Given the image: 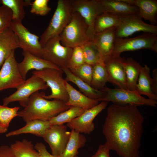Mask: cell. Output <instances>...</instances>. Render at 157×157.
I'll use <instances>...</instances> for the list:
<instances>
[{
  "label": "cell",
  "mask_w": 157,
  "mask_h": 157,
  "mask_svg": "<svg viewBox=\"0 0 157 157\" xmlns=\"http://www.w3.org/2000/svg\"><path fill=\"white\" fill-rule=\"evenodd\" d=\"M34 148L38 152L40 157H57L49 153L46 146L42 142H37Z\"/></svg>",
  "instance_id": "39"
},
{
  "label": "cell",
  "mask_w": 157,
  "mask_h": 157,
  "mask_svg": "<svg viewBox=\"0 0 157 157\" xmlns=\"http://www.w3.org/2000/svg\"><path fill=\"white\" fill-rule=\"evenodd\" d=\"M20 108L18 106L9 108L0 105V124L8 128L12 120L17 116Z\"/></svg>",
  "instance_id": "35"
},
{
  "label": "cell",
  "mask_w": 157,
  "mask_h": 157,
  "mask_svg": "<svg viewBox=\"0 0 157 157\" xmlns=\"http://www.w3.org/2000/svg\"><path fill=\"white\" fill-rule=\"evenodd\" d=\"M105 93L103 98L97 100L99 101L111 102L119 105L131 104L137 106L147 105L156 107V101L147 99L135 91L120 88H111L106 86L100 90Z\"/></svg>",
  "instance_id": "5"
},
{
  "label": "cell",
  "mask_w": 157,
  "mask_h": 157,
  "mask_svg": "<svg viewBox=\"0 0 157 157\" xmlns=\"http://www.w3.org/2000/svg\"><path fill=\"white\" fill-rule=\"evenodd\" d=\"M73 48L63 46L59 35L49 39L42 47V58L61 69L67 68Z\"/></svg>",
  "instance_id": "8"
},
{
  "label": "cell",
  "mask_w": 157,
  "mask_h": 157,
  "mask_svg": "<svg viewBox=\"0 0 157 157\" xmlns=\"http://www.w3.org/2000/svg\"><path fill=\"white\" fill-rule=\"evenodd\" d=\"M145 49L157 52V35L145 33L131 38H116L112 56L124 51Z\"/></svg>",
  "instance_id": "7"
},
{
  "label": "cell",
  "mask_w": 157,
  "mask_h": 157,
  "mask_svg": "<svg viewBox=\"0 0 157 157\" xmlns=\"http://www.w3.org/2000/svg\"><path fill=\"white\" fill-rule=\"evenodd\" d=\"M9 28L17 36L20 48L42 58V47L38 36L30 32L21 22L13 21Z\"/></svg>",
  "instance_id": "14"
},
{
  "label": "cell",
  "mask_w": 157,
  "mask_h": 157,
  "mask_svg": "<svg viewBox=\"0 0 157 157\" xmlns=\"http://www.w3.org/2000/svg\"><path fill=\"white\" fill-rule=\"evenodd\" d=\"M93 65L84 63L70 70L75 76L91 85Z\"/></svg>",
  "instance_id": "34"
},
{
  "label": "cell",
  "mask_w": 157,
  "mask_h": 157,
  "mask_svg": "<svg viewBox=\"0 0 157 157\" xmlns=\"http://www.w3.org/2000/svg\"><path fill=\"white\" fill-rule=\"evenodd\" d=\"M104 12H108L119 16L138 14L139 10L123 0H99Z\"/></svg>",
  "instance_id": "22"
},
{
  "label": "cell",
  "mask_w": 157,
  "mask_h": 157,
  "mask_svg": "<svg viewBox=\"0 0 157 157\" xmlns=\"http://www.w3.org/2000/svg\"><path fill=\"white\" fill-rule=\"evenodd\" d=\"M49 0H35L31 2V12L41 16L47 14L51 8L48 5Z\"/></svg>",
  "instance_id": "38"
},
{
  "label": "cell",
  "mask_w": 157,
  "mask_h": 157,
  "mask_svg": "<svg viewBox=\"0 0 157 157\" xmlns=\"http://www.w3.org/2000/svg\"><path fill=\"white\" fill-rule=\"evenodd\" d=\"M26 123L25 126L8 133L6 134V136L8 137L22 134L29 133L42 137L51 125L49 121L38 119L31 120Z\"/></svg>",
  "instance_id": "24"
},
{
  "label": "cell",
  "mask_w": 157,
  "mask_h": 157,
  "mask_svg": "<svg viewBox=\"0 0 157 157\" xmlns=\"http://www.w3.org/2000/svg\"><path fill=\"white\" fill-rule=\"evenodd\" d=\"M18 48L20 46L17 37L9 28L0 33V69L12 52Z\"/></svg>",
  "instance_id": "19"
},
{
  "label": "cell",
  "mask_w": 157,
  "mask_h": 157,
  "mask_svg": "<svg viewBox=\"0 0 157 157\" xmlns=\"http://www.w3.org/2000/svg\"><path fill=\"white\" fill-rule=\"evenodd\" d=\"M76 157H78V156H76Z\"/></svg>",
  "instance_id": "45"
},
{
  "label": "cell",
  "mask_w": 157,
  "mask_h": 157,
  "mask_svg": "<svg viewBox=\"0 0 157 157\" xmlns=\"http://www.w3.org/2000/svg\"><path fill=\"white\" fill-rule=\"evenodd\" d=\"M1 3L11 10L13 21L22 22L25 16L24 7L31 6V2L27 0H1Z\"/></svg>",
  "instance_id": "30"
},
{
  "label": "cell",
  "mask_w": 157,
  "mask_h": 157,
  "mask_svg": "<svg viewBox=\"0 0 157 157\" xmlns=\"http://www.w3.org/2000/svg\"><path fill=\"white\" fill-rule=\"evenodd\" d=\"M67 127L64 124L51 125L42 137L49 145L51 154L55 156L59 157L63 153L68 141L71 132Z\"/></svg>",
  "instance_id": "13"
},
{
  "label": "cell",
  "mask_w": 157,
  "mask_h": 157,
  "mask_svg": "<svg viewBox=\"0 0 157 157\" xmlns=\"http://www.w3.org/2000/svg\"><path fill=\"white\" fill-rule=\"evenodd\" d=\"M110 150L108 147L105 143L101 144L95 154L91 157H110Z\"/></svg>",
  "instance_id": "40"
},
{
  "label": "cell",
  "mask_w": 157,
  "mask_h": 157,
  "mask_svg": "<svg viewBox=\"0 0 157 157\" xmlns=\"http://www.w3.org/2000/svg\"><path fill=\"white\" fill-rule=\"evenodd\" d=\"M1 4V0H0V4Z\"/></svg>",
  "instance_id": "44"
},
{
  "label": "cell",
  "mask_w": 157,
  "mask_h": 157,
  "mask_svg": "<svg viewBox=\"0 0 157 157\" xmlns=\"http://www.w3.org/2000/svg\"><path fill=\"white\" fill-rule=\"evenodd\" d=\"M43 94L38 91L32 94L26 106L18 112L17 116L22 118L26 122L35 119L49 121L71 107L60 100L45 99Z\"/></svg>",
  "instance_id": "2"
},
{
  "label": "cell",
  "mask_w": 157,
  "mask_h": 157,
  "mask_svg": "<svg viewBox=\"0 0 157 157\" xmlns=\"http://www.w3.org/2000/svg\"><path fill=\"white\" fill-rule=\"evenodd\" d=\"M84 63L85 60L81 47L77 46L73 48L67 68L71 70Z\"/></svg>",
  "instance_id": "37"
},
{
  "label": "cell",
  "mask_w": 157,
  "mask_h": 157,
  "mask_svg": "<svg viewBox=\"0 0 157 157\" xmlns=\"http://www.w3.org/2000/svg\"><path fill=\"white\" fill-rule=\"evenodd\" d=\"M102 128L105 144L121 157H140L144 118L133 105L113 104Z\"/></svg>",
  "instance_id": "1"
},
{
  "label": "cell",
  "mask_w": 157,
  "mask_h": 157,
  "mask_svg": "<svg viewBox=\"0 0 157 157\" xmlns=\"http://www.w3.org/2000/svg\"><path fill=\"white\" fill-rule=\"evenodd\" d=\"M139 10V16L142 19L149 21L151 24L157 23V1L156 0H123Z\"/></svg>",
  "instance_id": "20"
},
{
  "label": "cell",
  "mask_w": 157,
  "mask_h": 157,
  "mask_svg": "<svg viewBox=\"0 0 157 157\" xmlns=\"http://www.w3.org/2000/svg\"><path fill=\"white\" fill-rule=\"evenodd\" d=\"M22 55L23 59L20 63H18L17 65L21 75L25 80L28 72L31 69L39 71L51 68L62 71L60 68L50 62L26 51H23Z\"/></svg>",
  "instance_id": "17"
},
{
  "label": "cell",
  "mask_w": 157,
  "mask_h": 157,
  "mask_svg": "<svg viewBox=\"0 0 157 157\" xmlns=\"http://www.w3.org/2000/svg\"><path fill=\"white\" fill-rule=\"evenodd\" d=\"M151 88L154 93L157 95V69L153 71L152 77L151 78Z\"/></svg>",
  "instance_id": "42"
},
{
  "label": "cell",
  "mask_w": 157,
  "mask_h": 157,
  "mask_svg": "<svg viewBox=\"0 0 157 157\" xmlns=\"http://www.w3.org/2000/svg\"><path fill=\"white\" fill-rule=\"evenodd\" d=\"M70 132L65 150L59 157H76L78 154V150L85 144L86 139L84 135L73 129Z\"/></svg>",
  "instance_id": "27"
},
{
  "label": "cell",
  "mask_w": 157,
  "mask_h": 157,
  "mask_svg": "<svg viewBox=\"0 0 157 157\" xmlns=\"http://www.w3.org/2000/svg\"><path fill=\"white\" fill-rule=\"evenodd\" d=\"M48 86L42 78L33 74L13 94L3 99V105L7 106L10 103L18 101L20 104L25 107L26 106L31 96L40 90H45Z\"/></svg>",
  "instance_id": "10"
},
{
  "label": "cell",
  "mask_w": 157,
  "mask_h": 157,
  "mask_svg": "<svg viewBox=\"0 0 157 157\" xmlns=\"http://www.w3.org/2000/svg\"><path fill=\"white\" fill-rule=\"evenodd\" d=\"M108 102L101 101L94 107L85 110L80 115L67 123V127L80 133L89 134L94 130L93 121L106 108Z\"/></svg>",
  "instance_id": "15"
},
{
  "label": "cell",
  "mask_w": 157,
  "mask_h": 157,
  "mask_svg": "<svg viewBox=\"0 0 157 157\" xmlns=\"http://www.w3.org/2000/svg\"><path fill=\"white\" fill-rule=\"evenodd\" d=\"M15 51L6 59L0 69V91L10 88L17 89L25 81L19 72Z\"/></svg>",
  "instance_id": "12"
},
{
  "label": "cell",
  "mask_w": 157,
  "mask_h": 157,
  "mask_svg": "<svg viewBox=\"0 0 157 157\" xmlns=\"http://www.w3.org/2000/svg\"><path fill=\"white\" fill-rule=\"evenodd\" d=\"M73 13L77 12L83 17L87 26V34L89 40H93L95 33L94 26L97 17L104 13L99 0H73Z\"/></svg>",
  "instance_id": "9"
},
{
  "label": "cell",
  "mask_w": 157,
  "mask_h": 157,
  "mask_svg": "<svg viewBox=\"0 0 157 157\" xmlns=\"http://www.w3.org/2000/svg\"><path fill=\"white\" fill-rule=\"evenodd\" d=\"M87 29L86 24L80 14L73 13L70 21L59 35L61 44L72 48L82 46L90 40Z\"/></svg>",
  "instance_id": "4"
},
{
  "label": "cell",
  "mask_w": 157,
  "mask_h": 157,
  "mask_svg": "<svg viewBox=\"0 0 157 157\" xmlns=\"http://www.w3.org/2000/svg\"><path fill=\"white\" fill-rule=\"evenodd\" d=\"M120 56H112L104 60L108 76V82L119 88L127 89L124 68Z\"/></svg>",
  "instance_id": "16"
},
{
  "label": "cell",
  "mask_w": 157,
  "mask_h": 157,
  "mask_svg": "<svg viewBox=\"0 0 157 157\" xmlns=\"http://www.w3.org/2000/svg\"><path fill=\"white\" fill-rule=\"evenodd\" d=\"M108 82V76L104 62L97 63L93 65L91 86L100 90Z\"/></svg>",
  "instance_id": "31"
},
{
  "label": "cell",
  "mask_w": 157,
  "mask_h": 157,
  "mask_svg": "<svg viewBox=\"0 0 157 157\" xmlns=\"http://www.w3.org/2000/svg\"><path fill=\"white\" fill-rule=\"evenodd\" d=\"M81 47L85 63L93 65L97 63L104 62L93 40L88 41Z\"/></svg>",
  "instance_id": "33"
},
{
  "label": "cell",
  "mask_w": 157,
  "mask_h": 157,
  "mask_svg": "<svg viewBox=\"0 0 157 157\" xmlns=\"http://www.w3.org/2000/svg\"><path fill=\"white\" fill-rule=\"evenodd\" d=\"M62 71L46 68L41 70H35L32 73L43 80L51 90V94L43 96L47 99H53L60 100L66 103L69 96L65 86V80L63 79Z\"/></svg>",
  "instance_id": "6"
},
{
  "label": "cell",
  "mask_w": 157,
  "mask_h": 157,
  "mask_svg": "<svg viewBox=\"0 0 157 157\" xmlns=\"http://www.w3.org/2000/svg\"><path fill=\"white\" fill-rule=\"evenodd\" d=\"M65 84L69 96L68 100L66 103L67 106L78 107L86 110L99 104L98 100L92 99L81 93L66 81H65Z\"/></svg>",
  "instance_id": "21"
},
{
  "label": "cell",
  "mask_w": 157,
  "mask_h": 157,
  "mask_svg": "<svg viewBox=\"0 0 157 157\" xmlns=\"http://www.w3.org/2000/svg\"><path fill=\"white\" fill-rule=\"evenodd\" d=\"M120 23V16L110 13L104 12L95 20L94 26L95 33L112 28H117Z\"/></svg>",
  "instance_id": "28"
},
{
  "label": "cell",
  "mask_w": 157,
  "mask_h": 157,
  "mask_svg": "<svg viewBox=\"0 0 157 157\" xmlns=\"http://www.w3.org/2000/svg\"><path fill=\"white\" fill-rule=\"evenodd\" d=\"M126 86L128 90L135 91L141 65L131 58H122Z\"/></svg>",
  "instance_id": "25"
},
{
  "label": "cell",
  "mask_w": 157,
  "mask_h": 157,
  "mask_svg": "<svg viewBox=\"0 0 157 157\" xmlns=\"http://www.w3.org/2000/svg\"><path fill=\"white\" fill-rule=\"evenodd\" d=\"M116 28L109 29L94 35L93 41L104 61L112 56L116 39Z\"/></svg>",
  "instance_id": "18"
},
{
  "label": "cell",
  "mask_w": 157,
  "mask_h": 157,
  "mask_svg": "<svg viewBox=\"0 0 157 157\" xmlns=\"http://www.w3.org/2000/svg\"><path fill=\"white\" fill-rule=\"evenodd\" d=\"M73 0H59L47 28L40 37L42 47L50 38L59 35L71 19Z\"/></svg>",
  "instance_id": "3"
},
{
  "label": "cell",
  "mask_w": 157,
  "mask_h": 157,
  "mask_svg": "<svg viewBox=\"0 0 157 157\" xmlns=\"http://www.w3.org/2000/svg\"><path fill=\"white\" fill-rule=\"evenodd\" d=\"M61 69L65 74V80L75 84L79 88L80 91L85 95L96 100L101 98L104 96L105 92L93 88L91 85L74 75L69 69L67 67H63Z\"/></svg>",
  "instance_id": "23"
},
{
  "label": "cell",
  "mask_w": 157,
  "mask_h": 157,
  "mask_svg": "<svg viewBox=\"0 0 157 157\" xmlns=\"http://www.w3.org/2000/svg\"><path fill=\"white\" fill-rule=\"evenodd\" d=\"M10 147L15 157H40L32 142L26 139L16 141Z\"/></svg>",
  "instance_id": "29"
},
{
  "label": "cell",
  "mask_w": 157,
  "mask_h": 157,
  "mask_svg": "<svg viewBox=\"0 0 157 157\" xmlns=\"http://www.w3.org/2000/svg\"><path fill=\"white\" fill-rule=\"evenodd\" d=\"M8 129V128L0 124V133L6 132Z\"/></svg>",
  "instance_id": "43"
},
{
  "label": "cell",
  "mask_w": 157,
  "mask_h": 157,
  "mask_svg": "<svg viewBox=\"0 0 157 157\" xmlns=\"http://www.w3.org/2000/svg\"><path fill=\"white\" fill-rule=\"evenodd\" d=\"M120 23L116 28V38H125L138 32L157 35V26L144 22L138 14L120 16Z\"/></svg>",
  "instance_id": "11"
},
{
  "label": "cell",
  "mask_w": 157,
  "mask_h": 157,
  "mask_svg": "<svg viewBox=\"0 0 157 157\" xmlns=\"http://www.w3.org/2000/svg\"><path fill=\"white\" fill-rule=\"evenodd\" d=\"M85 110L80 107L71 106L67 110L50 119V125H60L68 123L82 114Z\"/></svg>",
  "instance_id": "32"
},
{
  "label": "cell",
  "mask_w": 157,
  "mask_h": 157,
  "mask_svg": "<svg viewBox=\"0 0 157 157\" xmlns=\"http://www.w3.org/2000/svg\"><path fill=\"white\" fill-rule=\"evenodd\" d=\"M13 22L12 13L7 6H0V33L9 28Z\"/></svg>",
  "instance_id": "36"
},
{
  "label": "cell",
  "mask_w": 157,
  "mask_h": 157,
  "mask_svg": "<svg viewBox=\"0 0 157 157\" xmlns=\"http://www.w3.org/2000/svg\"><path fill=\"white\" fill-rule=\"evenodd\" d=\"M150 68L147 65L141 66L135 91L141 95L147 96L149 99L156 100L157 95L152 91L151 88V77Z\"/></svg>",
  "instance_id": "26"
},
{
  "label": "cell",
  "mask_w": 157,
  "mask_h": 157,
  "mask_svg": "<svg viewBox=\"0 0 157 157\" xmlns=\"http://www.w3.org/2000/svg\"><path fill=\"white\" fill-rule=\"evenodd\" d=\"M0 157H15L10 147L6 145L0 147Z\"/></svg>",
  "instance_id": "41"
}]
</instances>
